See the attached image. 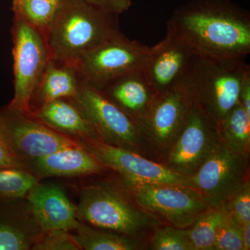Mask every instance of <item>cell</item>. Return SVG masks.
<instances>
[{"mask_svg": "<svg viewBox=\"0 0 250 250\" xmlns=\"http://www.w3.org/2000/svg\"><path fill=\"white\" fill-rule=\"evenodd\" d=\"M100 91L136 123L144 119L158 96L143 70L118 77Z\"/></svg>", "mask_w": 250, "mask_h": 250, "instance_id": "16", "label": "cell"}, {"mask_svg": "<svg viewBox=\"0 0 250 250\" xmlns=\"http://www.w3.org/2000/svg\"><path fill=\"white\" fill-rule=\"evenodd\" d=\"M37 185V179L24 169H0V198H20Z\"/></svg>", "mask_w": 250, "mask_h": 250, "instance_id": "24", "label": "cell"}, {"mask_svg": "<svg viewBox=\"0 0 250 250\" xmlns=\"http://www.w3.org/2000/svg\"><path fill=\"white\" fill-rule=\"evenodd\" d=\"M229 216V214L223 206L208 207L188 230L194 250H214L218 230Z\"/></svg>", "mask_w": 250, "mask_h": 250, "instance_id": "23", "label": "cell"}, {"mask_svg": "<svg viewBox=\"0 0 250 250\" xmlns=\"http://www.w3.org/2000/svg\"><path fill=\"white\" fill-rule=\"evenodd\" d=\"M150 50L119 31L83 55L77 70L82 82L100 90L118 77L144 70Z\"/></svg>", "mask_w": 250, "mask_h": 250, "instance_id": "4", "label": "cell"}, {"mask_svg": "<svg viewBox=\"0 0 250 250\" xmlns=\"http://www.w3.org/2000/svg\"><path fill=\"white\" fill-rule=\"evenodd\" d=\"M248 158L229 147L220 138L200 169L189 177L190 185L209 207H221L246 182Z\"/></svg>", "mask_w": 250, "mask_h": 250, "instance_id": "6", "label": "cell"}, {"mask_svg": "<svg viewBox=\"0 0 250 250\" xmlns=\"http://www.w3.org/2000/svg\"><path fill=\"white\" fill-rule=\"evenodd\" d=\"M195 54L188 46L167 32L151 47L145 75L158 95L180 84L190 70Z\"/></svg>", "mask_w": 250, "mask_h": 250, "instance_id": "14", "label": "cell"}, {"mask_svg": "<svg viewBox=\"0 0 250 250\" xmlns=\"http://www.w3.org/2000/svg\"><path fill=\"white\" fill-rule=\"evenodd\" d=\"M214 250H244L243 226L230 215L218 230Z\"/></svg>", "mask_w": 250, "mask_h": 250, "instance_id": "26", "label": "cell"}, {"mask_svg": "<svg viewBox=\"0 0 250 250\" xmlns=\"http://www.w3.org/2000/svg\"><path fill=\"white\" fill-rule=\"evenodd\" d=\"M219 140L216 125L192 104L166 166L189 178L200 169Z\"/></svg>", "mask_w": 250, "mask_h": 250, "instance_id": "12", "label": "cell"}, {"mask_svg": "<svg viewBox=\"0 0 250 250\" xmlns=\"http://www.w3.org/2000/svg\"><path fill=\"white\" fill-rule=\"evenodd\" d=\"M192 105L182 83L159 94L144 119L137 123L144 135L161 149H171L183 129Z\"/></svg>", "mask_w": 250, "mask_h": 250, "instance_id": "13", "label": "cell"}, {"mask_svg": "<svg viewBox=\"0 0 250 250\" xmlns=\"http://www.w3.org/2000/svg\"><path fill=\"white\" fill-rule=\"evenodd\" d=\"M118 17L85 0H64L43 34L49 59L76 66L87 52L121 31Z\"/></svg>", "mask_w": 250, "mask_h": 250, "instance_id": "2", "label": "cell"}, {"mask_svg": "<svg viewBox=\"0 0 250 250\" xmlns=\"http://www.w3.org/2000/svg\"><path fill=\"white\" fill-rule=\"evenodd\" d=\"M243 240L244 250L250 249V223L243 225Z\"/></svg>", "mask_w": 250, "mask_h": 250, "instance_id": "33", "label": "cell"}, {"mask_svg": "<svg viewBox=\"0 0 250 250\" xmlns=\"http://www.w3.org/2000/svg\"><path fill=\"white\" fill-rule=\"evenodd\" d=\"M4 167H17L24 169L22 160L18 157L6 137L3 123L2 117L0 113V169Z\"/></svg>", "mask_w": 250, "mask_h": 250, "instance_id": "30", "label": "cell"}, {"mask_svg": "<svg viewBox=\"0 0 250 250\" xmlns=\"http://www.w3.org/2000/svg\"><path fill=\"white\" fill-rule=\"evenodd\" d=\"M90 4L107 11L111 14L119 16L131 7V0H85Z\"/></svg>", "mask_w": 250, "mask_h": 250, "instance_id": "31", "label": "cell"}, {"mask_svg": "<svg viewBox=\"0 0 250 250\" xmlns=\"http://www.w3.org/2000/svg\"><path fill=\"white\" fill-rule=\"evenodd\" d=\"M14 97L8 105L14 111L31 115L30 103L47 62L49 54L40 31L14 17Z\"/></svg>", "mask_w": 250, "mask_h": 250, "instance_id": "5", "label": "cell"}, {"mask_svg": "<svg viewBox=\"0 0 250 250\" xmlns=\"http://www.w3.org/2000/svg\"><path fill=\"white\" fill-rule=\"evenodd\" d=\"M229 214L243 226L250 223V184L246 182L223 205Z\"/></svg>", "mask_w": 250, "mask_h": 250, "instance_id": "27", "label": "cell"}, {"mask_svg": "<svg viewBox=\"0 0 250 250\" xmlns=\"http://www.w3.org/2000/svg\"><path fill=\"white\" fill-rule=\"evenodd\" d=\"M49 127L73 139H100L98 132L73 99L49 102L31 113Z\"/></svg>", "mask_w": 250, "mask_h": 250, "instance_id": "17", "label": "cell"}, {"mask_svg": "<svg viewBox=\"0 0 250 250\" xmlns=\"http://www.w3.org/2000/svg\"><path fill=\"white\" fill-rule=\"evenodd\" d=\"M77 218L96 228L133 235L157 223L147 213L130 205L107 188H92L83 192Z\"/></svg>", "mask_w": 250, "mask_h": 250, "instance_id": "7", "label": "cell"}, {"mask_svg": "<svg viewBox=\"0 0 250 250\" xmlns=\"http://www.w3.org/2000/svg\"><path fill=\"white\" fill-rule=\"evenodd\" d=\"M217 127L220 139L229 147L243 155H249L250 117L241 104L231 110Z\"/></svg>", "mask_w": 250, "mask_h": 250, "instance_id": "20", "label": "cell"}, {"mask_svg": "<svg viewBox=\"0 0 250 250\" xmlns=\"http://www.w3.org/2000/svg\"><path fill=\"white\" fill-rule=\"evenodd\" d=\"M62 230L45 231V234L36 242L34 250H81L72 235Z\"/></svg>", "mask_w": 250, "mask_h": 250, "instance_id": "28", "label": "cell"}, {"mask_svg": "<svg viewBox=\"0 0 250 250\" xmlns=\"http://www.w3.org/2000/svg\"><path fill=\"white\" fill-rule=\"evenodd\" d=\"M151 249L195 250L188 230L174 227L157 229L151 241Z\"/></svg>", "mask_w": 250, "mask_h": 250, "instance_id": "25", "label": "cell"}, {"mask_svg": "<svg viewBox=\"0 0 250 250\" xmlns=\"http://www.w3.org/2000/svg\"><path fill=\"white\" fill-rule=\"evenodd\" d=\"M8 141L20 159L45 157L67 148L82 146L80 141L52 129L34 117L6 106L0 110Z\"/></svg>", "mask_w": 250, "mask_h": 250, "instance_id": "10", "label": "cell"}, {"mask_svg": "<svg viewBox=\"0 0 250 250\" xmlns=\"http://www.w3.org/2000/svg\"><path fill=\"white\" fill-rule=\"evenodd\" d=\"M129 184L141 208L160 215L174 228L191 227L210 207L201 194L192 187L174 184Z\"/></svg>", "mask_w": 250, "mask_h": 250, "instance_id": "8", "label": "cell"}, {"mask_svg": "<svg viewBox=\"0 0 250 250\" xmlns=\"http://www.w3.org/2000/svg\"><path fill=\"white\" fill-rule=\"evenodd\" d=\"M82 83L76 66L49 59L31 99V115L49 102L76 98Z\"/></svg>", "mask_w": 250, "mask_h": 250, "instance_id": "18", "label": "cell"}, {"mask_svg": "<svg viewBox=\"0 0 250 250\" xmlns=\"http://www.w3.org/2000/svg\"><path fill=\"white\" fill-rule=\"evenodd\" d=\"M167 32L196 55L245 59L250 53V14L231 0H192L175 10Z\"/></svg>", "mask_w": 250, "mask_h": 250, "instance_id": "1", "label": "cell"}, {"mask_svg": "<svg viewBox=\"0 0 250 250\" xmlns=\"http://www.w3.org/2000/svg\"><path fill=\"white\" fill-rule=\"evenodd\" d=\"M64 0H12L14 17L45 34L58 14Z\"/></svg>", "mask_w": 250, "mask_h": 250, "instance_id": "21", "label": "cell"}, {"mask_svg": "<svg viewBox=\"0 0 250 250\" xmlns=\"http://www.w3.org/2000/svg\"><path fill=\"white\" fill-rule=\"evenodd\" d=\"M29 248V241L19 230L0 224V250H25Z\"/></svg>", "mask_w": 250, "mask_h": 250, "instance_id": "29", "label": "cell"}, {"mask_svg": "<svg viewBox=\"0 0 250 250\" xmlns=\"http://www.w3.org/2000/svg\"><path fill=\"white\" fill-rule=\"evenodd\" d=\"M33 213L45 231L75 230L77 208L61 188L54 185L36 186L29 192Z\"/></svg>", "mask_w": 250, "mask_h": 250, "instance_id": "15", "label": "cell"}, {"mask_svg": "<svg viewBox=\"0 0 250 250\" xmlns=\"http://www.w3.org/2000/svg\"><path fill=\"white\" fill-rule=\"evenodd\" d=\"M72 238L81 250H134L139 249V243L129 237L106 231H98L80 224Z\"/></svg>", "mask_w": 250, "mask_h": 250, "instance_id": "22", "label": "cell"}, {"mask_svg": "<svg viewBox=\"0 0 250 250\" xmlns=\"http://www.w3.org/2000/svg\"><path fill=\"white\" fill-rule=\"evenodd\" d=\"M82 146L103 164L119 172L128 183L174 184L191 187L188 177L167 166L148 160L129 149L94 139H78Z\"/></svg>", "mask_w": 250, "mask_h": 250, "instance_id": "9", "label": "cell"}, {"mask_svg": "<svg viewBox=\"0 0 250 250\" xmlns=\"http://www.w3.org/2000/svg\"><path fill=\"white\" fill-rule=\"evenodd\" d=\"M250 65L245 59H218L195 55L182 82L192 104L218 126L239 103L242 81Z\"/></svg>", "mask_w": 250, "mask_h": 250, "instance_id": "3", "label": "cell"}, {"mask_svg": "<svg viewBox=\"0 0 250 250\" xmlns=\"http://www.w3.org/2000/svg\"><path fill=\"white\" fill-rule=\"evenodd\" d=\"M73 100L93 125L101 141L126 149L137 147L141 136L137 123L100 90L82 82Z\"/></svg>", "mask_w": 250, "mask_h": 250, "instance_id": "11", "label": "cell"}, {"mask_svg": "<svg viewBox=\"0 0 250 250\" xmlns=\"http://www.w3.org/2000/svg\"><path fill=\"white\" fill-rule=\"evenodd\" d=\"M104 167L82 145L62 149L35 160L36 170L42 176L85 175L98 173Z\"/></svg>", "mask_w": 250, "mask_h": 250, "instance_id": "19", "label": "cell"}, {"mask_svg": "<svg viewBox=\"0 0 250 250\" xmlns=\"http://www.w3.org/2000/svg\"><path fill=\"white\" fill-rule=\"evenodd\" d=\"M239 103L250 117V70L246 72L242 81Z\"/></svg>", "mask_w": 250, "mask_h": 250, "instance_id": "32", "label": "cell"}]
</instances>
